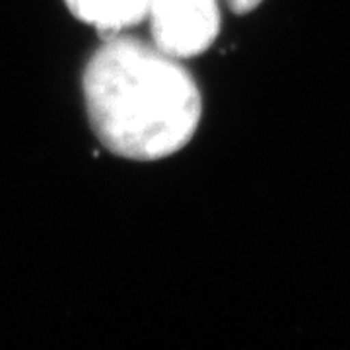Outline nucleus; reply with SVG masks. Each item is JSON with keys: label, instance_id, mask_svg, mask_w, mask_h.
Here are the masks:
<instances>
[{"label": "nucleus", "instance_id": "f03ea898", "mask_svg": "<svg viewBox=\"0 0 350 350\" xmlns=\"http://www.w3.org/2000/svg\"><path fill=\"white\" fill-rule=\"evenodd\" d=\"M146 20L152 43L179 61L211 49L222 24L218 0H154Z\"/></svg>", "mask_w": 350, "mask_h": 350}, {"label": "nucleus", "instance_id": "7ed1b4c3", "mask_svg": "<svg viewBox=\"0 0 350 350\" xmlns=\"http://www.w3.org/2000/svg\"><path fill=\"white\" fill-rule=\"evenodd\" d=\"M66 8L101 36L125 33L129 27L146 20L154 0H64Z\"/></svg>", "mask_w": 350, "mask_h": 350}, {"label": "nucleus", "instance_id": "f257e3e1", "mask_svg": "<svg viewBox=\"0 0 350 350\" xmlns=\"http://www.w3.org/2000/svg\"><path fill=\"white\" fill-rule=\"evenodd\" d=\"M88 119L113 154L154 162L183 150L202 119V96L179 59L117 33L84 70Z\"/></svg>", "mask_w": 350, "mask_h": 350}, {"label": "nucleus", "instance_id": "20e7f679", "mask_svg": "<svg viewBox=\"0 0 350 350\" xmlns=\"http://www.w3.org/2000/svg\"><path fill=\"white\" fill-rule=\"evenodd\" d=\"M226 4H228V8L234 14L243 16V14H251L255 12V10H259L265 4V0H226Z\"/></svg>", "mask_w": 350, "mask_h": 350}]
</instances>
